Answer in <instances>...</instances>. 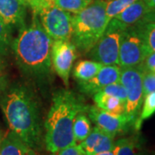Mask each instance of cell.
Instances as JSON below:
<instances>
[{
    "label": "cell",
    "instance_id": "obj_1",
    "mask_svg": "<svg viewBox=\"0 0 155 155\" xmlns=\"http://www.w3.org/2000/svg\"><path fill=\"white\" fill-rule=\"evenodd\" d=\"M11 132L31 149L42 146V129L37 101L23 85L12 86L3 94L0 103Z\"/></svg>",
    "mask_w": 155,
    "mask_h": 155
},
{
    "label": "cell",
    "instance_id": "obj_2",
    "mask_svg": "<svg viewBox=\"0 0 155 155\" xmlns=\"http://www.w3.org/2000/svg\"><path fill=\"white\" fill-rule=\"evenodd\" d=\"M53 40L45 32L35 13L30 24L20 27L11 47L18 67L32 78L46 77L51 71V48Z\"/></svg>",
    "mask_w": 155,
    "mask_h": 155
},
{
    "label": "cell",
    "instance_id": "obj_3",
    "mask_svg": "<svg viewBox=\"0 0 155 155\" xmlns=\"http://www.w3.org/2000/svg\"><path fill=\"white\" fill-rule=\"evenodd\" d=\"M87 108L72 91L61 89L54 93L44 123V141L48 152L55 153L76 144L73 134L74 118L79 112H86Z\"/></svg>",
    "mask_w": 155,
    "mask_h": 155
},
{
    "label": "cell",
    "instance_id": "obj_4",
    "mask_svg": "<svg viewBox=\"0 0 155 155\" xmlns=\"http://www.w3.org/2000/svg\"><path fill=\"white\" fill-rule=\"evenodd\" d=\"M105 0H94L87 7L72 16V40L74 46L84 53L90 52L104 33L109 21Z\"/></svg>",
    "mask_w": 155,
    "mask_h": 155
},
{
    "label": "cell",
    "instance_id": "obj_5",
    "mask_svg": "<svg viewBox=\"0 0 155 155\" xmlns=\"http://www.w3.org/2000/svg\"><path fill=\"white\" fill-rule=\"evenodd\" d=\"M37 16L45 32L53 41L71 40L72 25L71 13L61 10L54 4L31 8Z\"/></svg>",
    "mask_w": 155,
    "mask_h": 155
},
{
    "label": "cell",
    "instance_id": "obj_6",
    "mask_svg": "<svg viewBox=\"0 0 155 155\" xmlns=\"http://www.w3.org/2000/svg\"><path fill=\"white\" fill-rule=\"evenodd\" d=\"M127 28L113 18L108 23L104 33L90 50L93 61L104 66L119 64V48L123 31Z\"/></svg>",
    "mask_w": 155,
    "mask_h": 155
},
{
    "label": "cell",
    "instance_id": "obj_7",
    "mask_svg": "<svg viewBox=\"0 0 155 155\" xmlns=\"http://www.w3.org/2000/svg\"><path fill=\"white\" fill-rule=\"evenodd\" d=\"M143 74L138 67L121 68L120 83L127 91L125 115L136 121L143 103Z\"/></svg>",
    "mask_w": 155,
    "mask_h": 155
},
{
    "label": "cell",
    "instance_id": "obj_8",
    "mask_svg": "<svg viewBox=\"0 0 155 155\" xmlns=\"http://www.w3.org/2000/svg\"><path fill=\"white\" fill-rule=\"evenodd\" d=\"M148 50L134 26L127 28L122 35L119 48V67H138L147 55Z\"/></svg>",
    "mask_w": 155,
    "mask_h": 155
},
{
    "label": "cell",
    "instance_id": "obj_9",
    "mask_svg": "<svg viewBox=\"0 0 155 155\" xmlns=\"http://www.w3.org/2000/svg\"><path fill=\"white\" fill-rule=\"evenodd\" d=\"M75 58L76 47L70 40L53 41L51 48L52 65L67 86L69 83V76Z\"/></svg>",
    "mask_w": 155,
    "mask_h": 155
},
{
    "label": "cell",
    "instance_id": "obj_10",
    "mask_svg": "<svg viewBox=\"0 0 155 155\" xmlns=\"http://www.w3.org/2000/svg\"><path fill=\"white\" fill-rule=\"evenodd\" d=\"M89 118L99 127L112 136L127 131L130 126H134L135 121L127 115H113L99 109L97 106H91L87 108Z\"/></svg>",
    "mask_w": 155,
    "mask_h": 155
},
{
    "label": "cell",
    "instance_id": "obj_11",
    "mask_svg": "<svg viewBox=\"0 0 155 155\" xmlns=\"http://www.w3.org/2000/svg\"><path fill=\"white\" fill-rule=\"evenodd\" d=\"M120 76L121 67L118 65L103 66L92 78L84 82H78V86L84 93L94 95L106 85L120 82Z\"/></svg>",
    "mask_w": 155,
    "mask_h": 155
},
{
    "label": "cell",
    "instance_id": "obj_12",
    "mask_svg": "<svg viewBox=\"0 0 155 155\" xmlns=\"http://www.w3.org/2000/svg\"><path fill=\"white\" fill-rule=\"evenodd\" d=\"M114 138L99 127H95L79 146L85 155H97L114 149Z\"/></svg>",
    "mask_w": 155,
    "mask_h": 155
},
{
    "label": "cell",
    "instance_id": "obj_13",
    "mask_svg": "<svg viewBox=\"0 0 155 155\" xmlns=\"http://www.w3.org/2000/svg\"><path fill=\"white\" fill-rule=\"evenodd\" d=\"M28 4L25 0H0V17L8 28L23 25Z\"/></svg>",
    "mask_w": 155,
    "mask_h": 155
},
{
    "label": "cell",
    "instance_id": "obj_14",
    "mask_svg": "<svg viewBox=\"0 0 155 155\" xmlns=\"http://www.w3.org/2000/svg\"><path fill=\"white\" fill-rule=\"evenodd\" d=\"M149 11L145 0H137L114 18L122 26L128 28L140 21Z\"/></svg>",
    "mask_w": 155,
    "mask_h": 155
},
{
    "label": "cell",
    "instance_id": "obj_15",
    "mask_svg": "<svg viewBox=\"0 0 155 155\" xmlns=\"http://www.w3.org/2000/svg\"><path fill=\"white\" fill-rule=\"evenodd\" d=\"M32 150L13 132L0 140V155H31Z\"/></svg>",
    "mask_w": 155,
    "mask_h": 155
},
{
    "label": "cell",
    "instance_id": "obj_16",
    "mask_svg": "<svg viewBox=\"0 0 155 155\" xmlns=\"http://www.w3.org/2000/svg\"><path fill=\"white\" fill-rule=\"evenodd\" d=\"M93 99L97 107L108 113L116 116L125 114V102L116 97L97 91L93 95Z\"/></svg>",
    "mask_w": 155,
    "mask_h": 155
},
{
    "label": "cell",
    "instance_id": "obj_17",
    "mask_svg": "<svg viewBox=\"0 0 155 155\" xmlns=\"http://www.w3.org/2000/svg\"><path fill=\"white\" fill-rule=\"evenodd\" d=\"M115 155H143L142 140L140 134H134L118 140L114 146Z\"/></svg>",
    "mask_w": 155,
    "mask_h": 155
},
{
    "label": "cell",
    "instance_id": "obj_18",
    "mask_svg": "<svg viewBox=\"0 0 155 155\" xmlns=\"http://www.w3.org/2000/svg\"><path fill=\"white\" fill-rule=\"evenodd\" d=\"M104 65L95 61H81L73 70V76L78 82H84L92 78Z\"/></svg>",
    "mask_w": 155,
    "mask_h": 155
},
{
    "label": "cell",
    "instance_id": "obj_19",
    "mask_svg": "<svg viewBox=\"0 0 155 155\" xmlns=\"http://www.w3.org/2000/svg\"><path fill=\"white\" fill-rule=\"evenodd\" d=\"M134 27L143 40L148 53L155 52V22L140 20Z\"/></svg>",
    "mask_w": 155,
    "mask_h": 155
},
{
    "label": "cell",
    "instance_id": "obj_20",
    "mask_svg": "<svg viewBox=\"0 0 155 155\" xmlns=\"http://www.w3.org/2000/svg\"><path fill=\"white\" fill-rule=\"evenodd\" d=\"M91 132L90 118L84 112H79L74 118L73 134L76 142H82Z\"/></svg>",
    "mask_w": 155,
    "mask_h": 155
},
{
    "label": "cell",
    "instance_id": "obj_21",
    "mask_svg": "<svg viewBox=\"0 0 155 155\" xmlns=\"http://www.w3.org/2000/svg\"><path fill=\"white\" fill-rule=\"evenodd\" d=\"M155 114V92H151L146 96H144L143 98V106L140 115L137 118V120L134 122V127L135 129L139 130L141 124L145 120L150 118L153 115Z\"/></svg>",
    "mask_w": 155,
    "mask_h": 155
},
{
    "label": "cell",
    "instance_id": "obj_22",
    "mask_svg": "<svg viewBox=\"0 0 155 155\" xmlns=\"http://www.w3.org/2000/svg\"><path fill=\"white\" fill-rule=\"evenodd\" d=\"M92 1L93 0H54V4L63 11L76 14L87 7Z\"/></svg>",
    "mask_w": 155,
    "mask_h": 155
},
{
    "label": "cell",
    "instance_id": "obj_23",
    "mask_svg": "<svg viewBox=\"0 0 155 155\" xmlns=\"http://www.w3.org/2000/svg\"><path fill=\"white\" fill-rule=\"evenodd\" d=\"M137 0H109L106 3V16L109 22Z\"/></svg>",
    "mask_w": 155,
    "mask_h": 155
},
{
    "label": "cell",
    "instance_id": "obj_24",
    "mask_svg": "<svg viewBox=\"0 0 155 155\" xmlns=\"http://www.w3.org/2000/svg\"><path fill=\"white\" fill-rule=\"evenodd\" d=\"M99 91L116 97L123 102H126V99H127V91L120 82L106 85L104 88L101 89Z\"/></svg>",
    "mask_w": 155,
    "mask_h": 155
},
{
    "label": "cell",
    "instance_id": "obj_25",
    "mask_svg": "<svg viewBox=\"0 0 155 155\" xmlns=\"http://www.w3.org/2000/svg\"><path fill=\"white\" fill-rule=\"evenodd\" d=\"M10 29L0 17V55L5 54L11 45Z\"/></svg>",
    "mask_w": 155,
    "mask_h": 155
},
{
    "label": "cell",
    "instance_id": "obj_26",
    "mask_svg": "<svg viewBox=\"0 0 155 155\" xmlns=\"http://www.w3.org/2000/svg\"><path fill=\"white\" fill-rule=\"evenodd\" d=\"M155 92V72H145L143 74V95Z\"/></svg>",
    "mask_w": 155,
    "mask_h": 155
},
{
    "label": "cell",
    "instance_id": "obj_27",
    "mask_svg": "<svg viewBox=\"0 0 155 155\" xmlns=\"http://www.w3.org/2000/svg\"><path fill=\"white\" fill-rule=\"evenodd\" d=\"M138 67L144 72H155V52H151L145 57Z\"/></svg>",
    "mask_w": 155,
    "mask_h": 155
},
{
    "label": "cell",
    "instance_id": "obj_28",
    "mask_svg": "<svg viewBox=\"0 0 155 155\" xmlns=\"http://www.w3.org/2000/svg\"><path fill=\"white\" fill-rule=\"evenodd\" d=\"M84 152L81 149L80 146L76 144L71 145L69 147H67L63 149L58 151L54 153V155H83Z\"/></svg>",
    "mask_w": 155,
    "mask_h": 155
},
{
    "label": "cell",
    "instance_id": "obj_29",
    "mask_svg": "<svg viewBox=\"0 0 155 155\" xmlns=\"http://www.w3.org/2000/svg\"><path fill=\"white\" fill-rule=\"evenodd\" d=\"M6 88H7V80H6L3 61L0 58V97L5 93Z\"/></svg>",
    "mask_w": 155,
    "mask_h": 155
},
{
    "label": "cell",
    "instance_id": "obj_30",
    "mask_svg": "<svg viewBox=\"0 0 155 155\" xmlns=\"http://www.w3.org/2000/svg\"><path fill=\"white\" fill-rule=\"evenodd\" d=\"M54 0H28V5L31 8L36 7V6L43 5H49V4H54Z\"/></svg>",
    "mask_w": 155,
    "mask_h": 155
},
{
    "label": "cell",
    "instance_id": "obj_31",
    "mask_svg": "<svg viewBox=\"0 0 155 155\" xmlns=\"http://www.w3.org/2000/svg\"><path fill=\"white\" fill-rule=\"evenodd\" d=\"M143 21H148V22H155V9L153 10H151L149 11L146 15L144 17L141 19Z\"/></svg>",
    "mask_w": 155,
    "mask_h": 155
},
{
    "label": "cell",
    "instance_id": "obj_32",
    "mask_svg": "<svg viewBox=\"0 0 155 155\" xmlns=\"http://www.w3.org/2000/svg\"><path fill=\"white\" fill-rule=\"evenodd\" d=\"M145 2L150 11L155 9V0H145Z\"/></svg>",
    "mask_w": 155,
    "mask_h": 155
},
{
    "label": "cell",
    "instance_id": "obj_33",
    "mask_svg": "<svg viewBox=\"0 0 155 155\" xmlns=\"http://www.w3.org/2000/svg\"><path fill=\"white\" fill-rule=\"evenodd\" d=\"M97 155H115L114 153V151H108V152H104V153H98Z\"/></svg>",
    "mask_w": 155,
    "mask_h": 155
},
{
    "label": "cell",
    "instance_id": "obj_34",
    "mask_svg": "<svg viewBox=\"0 0 155 155\" xmlns=\"http://www.w3.org/2000/svg\"><path fill=\"white\" fill-rule=\"evenodd\" d=\"M31 155H38V154H36V153L35 152V150H32V152H31ZM50 155H54V153H52V154H50Z\"/></svg>",
    "mask_w": 155,
    "mask_h": 155
},
{
    "label": "cell",
    "instance_id": "obj_35",
    "mask_svg": "<svg viewBox=\"0 0 155 155\" xmlns=\"http://www.w3.org/2000/svg\"><path fill=\"white\" fill-rule=\"evenodd\" d=\"M145 155H155V153H151V154H145Z\"/></svg>",
    "mask_w": 155,
    "mask_h": 155
},
{
    "label": "cell",
    "instance_id": "obj_36",
    "mask_svg": "<svg viewBox=\"0 0 155 155\" xmlns=\"http://www.w3.org/2000/svg\"><path fill=\"white\" fill-rule=\"evenodd\" d=\"M25 1H26V2H28V0H25ZM27 4H28V3H27Z\"/></svg>",
    "mask_w": 155,
    "mask_h": 155
},
{
    "label": "cell",
    "instance_id": "obj_37",
    "mask_svg": "<svg viewBox=\"0 0 155 155\" xmlns=\"http://www.w3.org/2000/svg\"><path fill=\"white\" fill-rule=\"evenodd\" d=\"M105 1H109V0H105Z\"/></svg>",
    "mask_w": 155,
    "mask_h": 155
},
{
    "label": "cell",
    "instance_id": "obj_38",
    "mask_svg": "<svg viewBox=\"0 0 155 155\" xmlns=\"http://www.w3.org/2000/svg\"><path fill=\"white\" fill-rule=\"evenodd\" d=\"M83 155H85V154H84H84Z\"/></svg>",
    "mask_w": 155,
    "mask_h": 155
}]
</instances>
